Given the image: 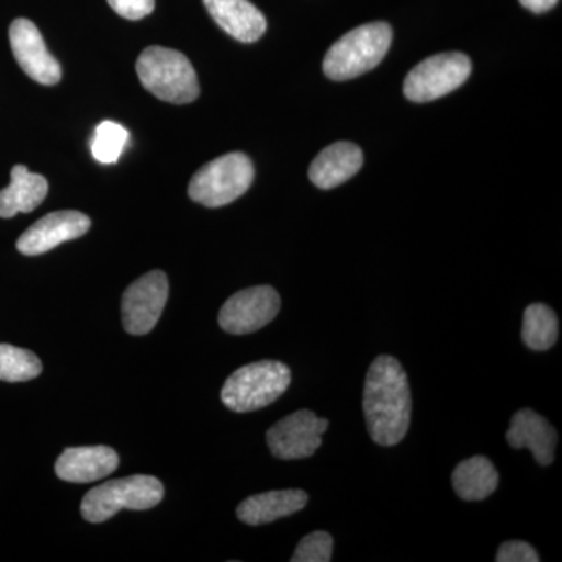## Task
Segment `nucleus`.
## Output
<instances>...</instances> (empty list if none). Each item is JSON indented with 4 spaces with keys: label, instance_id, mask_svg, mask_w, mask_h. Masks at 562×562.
<instances>
[{
    "label": "nucleus",
    "instance_id": "f3484780",
    "mask_svg": "<svg viewBox=\"0 0 562 562\" xmlns=\"http://www.w3.org/2000/svg\"><path fill=\"white\" fill-rule=\"evenodd\" d=\"M308 503V495L302 490H283L251 495L236 509L241 522L258 527L271 524L281 517L302 512Z\"/></svg>",
    "mask_w": 562,
    "mask_h": 562
},
{
    "label": "nucleus",
    "instance_id": "393cba45",
    "mask_svg": "<svg viewBox=\"0 0 562 562\" xmlns=\"http://www.w3.org/2000/svg\"><path fill=\"white\" fill-rule=\"evenodd\" d=\"M111 9L125 20L138 21L155 10V0H109Z\"/></svg>",
    "mask_w": 562,
    "mask_h": 562
},
{
    "label": "nucleus",
    "instance_id": "2eb2a0df",
    "mask_svg": "<svg viewBox=\"0 0 562 562\" xmlns=\"http://www.w3.org/2000/svg\"><path fill=\"white\" fill-rule=\"evenodd\" d=\"M217 25L241 43H255L268 29L265 14L249 0H203Z\"/></svg>",
    "mask_w": 562,
    "mask_h": 562
},
{
    "label": "nucleus",
    "instance_id": "7ed1b4c3",
    "mask_svg": "<svg viewBox=\"0 0 562 562\" xmlns=\"http://www.w3.org/2000/svg\"><path fill=\"white\" fill-rule=\"evenodd\" d=\"M136 72L143 87L161 101L184 105L201 94L198 74L179 50L147 47L136 61Z\"/></svg>",
    "mask_w": 562,
    "mask_h": 562
},
{
    "label": "nucleus",
    "instance_id": "0eeeda50",
    "mask_svg": "<svg viewBox=\"0 0 562 562\" xmlns=\"http://www.w3.org/2000/svg\"><path fill=\"white\" fill-rule=\"evenodd\" d=\"M471 72V58L461 52L432 55L409 70L403 92L412 102L436 101L458 90Z\"/></svg>",
    "mask_w": 562,
    "mask_h": 562
},
{
    "label": "nucleus",
    "instance_id": "6e6552de",
    "mask_svg": "<svg viewBox=\"0 0 562 562\" xmlns=\"http://www.w3.org/2000/svg\"><path fill=\"white\" fill-rule=\"evenodd\" d=\"M169 297V281L165 272L151 271L133 281L122 297V322L131 335L154 330Z\"/></svg>",
    "mask_w": 562,
    "mask_h": 562
},
{
    "label": "nucleus",
    "instance_id": "9b49d317",
    "mask_svg": "<svg viewBox=\"0 0 562 562\" xmlns=\"http://www.w3.org/2000/svg\"><path fill=\"white\" fill-rule=\"evenodd\" d=\"M10 44L14 60L32 80L47 87L61 80L60 63L47 49L43 35L32 21L20 18L11 22Z\"/></svg>",
    "mask_w": 562,
    "mask_h": 562
},
{
    "label": "nucleus",
    "instance_id": "6ab92c4d",
    "mask_svg": "<svg viewBox=\"0 0 562 562\" xmlns=\"http://www.w3.org/2000/svg\"><path fill=\"white\" fill-rule=\"evenodd\" d=\"M452 483L454 492L462 501H484L497 490V469L486 457L469 458L454 469Z\"/></svg>",
    "mask_w": 562,
    "mask_h": 562
},
{
    "label": "nucleus",
    "instance_id": "ddd939ff",
    "mask_svg": "<svg viewBox=\"0 0 562 562\" xmlns=\"http://www.w3.org/2000/svg\"><path fill=\"white\" fill-rule=\"evenodd\" d=\"M120 457L111 447H70L55 462V473L63 482L91 483L116 471Z\"/></svg>",
    "mask_w": 562,
    "mask_h": 562
},
{
    "label": "nucleus",
    "instance_id": "f257e3e1",
    "mask_svg": "<svg viewBox=\"0 0 562 562\" xmlns=\"http://www.w3.org/2000/svg\"><path fill=\"white\" fill-rule=\"evenodd\" d=\"M369 435L380 446H395L412 422V391L401 362L390 355L376 357L366 375L362 397Z\"/></svg>",
    "mask_w": 562,
    "mask_h": 562
},
{
    "label": "nucleus",
    "instance_id": "a878e982",
    "mask_svg": "<svg viewBox=\"0 0 562 562\" xmlns=\"http://www.w3.org/2000/svg\"><path fill=\"white\" fill-rule=\"evenodd\" d=\"M525 9L532 11V13H546V11L552 10L560 0H519Z\"/></svg>",
    "mask_w": 562,
    "mask_h": 562
},
{
    "label": "nucleus",
    "instance_id": "1a4fd4ad",
    "mask_svg": "<svg viewBox=\"0 0 562 562\" xmlns=\"http://www.w3.org/2000/svg\"><path fill=\"white\" fill-rule=\"evenodd\" d=\"M280 295L272 286H255L233 294L220 312L222 330L247 335L271 324L280 312Z\"/></svg>",
    "mask_w": 562,
    "mask_h": 562
},
{
    "label": "nucleus",
    "instance_id": "f03ea898",
    "mask_svg": "<svg viewBox=\"0 0 562 562\" xmlns=\"http://www.w3.org/2000/svg\"><path fill=\"white\" fill-rule=\"evenodd\" d=\"M391 43L392 29L386 22L360 25L328 49L324 58L325 76L336 81L360 77L382 63Z\"/></svg>",
    "mask_w": 562,
    "mask_h": 562
},
{
    "label": "nucleus",
    "instance_id": "423d86ee",
    "mask_svg": "<svg viewBox=\"0 0 562 562\" xmlns=\"http://www.w3.org/2000/svg\"><path fill=\"white\" fill-rule=\"evenodd\" d=\"M254 162L241 151L222 155L192 176L188 194L209 209H220L241 198L254 181Z\"/></svg>",
    "mask_w": 562,
    "mask_h": 562
},
{
    "label": "nucleus",
    "instance_id": "b1692460",
    "mask_svg": "<svg viewBox=\"0 0 562 562\" xmlns=\"http://www.w3.org/2000/svg\"><path fill=\"white\" fill-rule=\"evenodd\" d=\"M541 560L538 552L524 541H509L502 543L495 561L497 562H538Z\"/></svg>",
    "mask_w": 562,
    "mask_h": 562
},
{
    "label": "nucleus",
    "instance_id": "20e7f679",
    "mask_svg": "<svg viewBox=\"0 0 562 562\" xmlns=\"http://www.w3.org/2000/svg\"><path fill=\"white\" fill-rule=\"evenodd\" d=\"M291 384V371L280 361H258L233 372L222 387V403L235 413H250L279 401Z\"/></svg>",
    "mask_w": 562,
    "mask_h": 562
},
{
    "label": "nucleus",
    "instance_id": "aec40b11",
    "mask_svg": "<svg viewBox=\"0 0 562 562\" xmlns=\"http://www.w3.org/2000/svg\"><path fill=\"white\" fill-rule=\"evenodd\" d=\"M558 317L550 306L532 303L524 313L522 339L528 349L549 350L558 339Z\"/></svg>",
    "mask_w": 562,
    "mask_h": 562
},
{
    "label": "nucleus",
    "instance_id": "dca6fc26",
    "mask_svg": "<svg viewBox=\"0 0 562 562\" xmlns=\"http://www.w3.org/2000/svg\"><path fill=\"white\" fill-rule=\"evenodd\" d=\"M362 161L364 157L357 144L339 140L314 158L310 166V180L321 190H331L360 171Z\"/></svg>",
    "mask_w": 562,
    "mask_h": 562
},
{
    "label": "nucleus",
    "instance_id": "f8f14e48",
    "mask_svg": "<svg viewBox=\"0 0 562 562\" xmlns=\"http://www.w3.org/2000/svg\"><path fill=\"white\" fill-rule=\"evenodd\" d=\"M91 228V220L80 211H55L46 214L22 233L16 249L27 257L46 254L63 243L72 241L87 235Z\"/></svg>",
    "mask_w": 562,
    "mask_h": 562
},
{
    "label": "nucleus",
    "instance_id": "39448f33",
    "mask_svg": "<svg viewBox=\"0 0 562 562\" xmlns=\"http://www.w3.org/2000/svg\"><path fill=\"white\" fill-rule=\"evenodd\" d=\"M165 487L150 475H132L113 480L88 492L81 501L80 513L87 522L102 524L121 509L144 512L162 501Z\"/></svg>",
    "mask_w": 562,
    "mask_h": 562
},
{
    "label": "nucleus",
    "instance_id": "9d476101",
    "mask_svg": "<svg viewBox=\"0 0 562 562\" xmlns=\"http://www.w3.org/2000/svg\"><path fill=\"white\" fill-rule=\"evenodd\" d=\"M328 420L308 409H301L277 422L268 431V446L280 460H302L322 446V435L327 431Z\"/></svg>",
    "mask_w": 562,
    "mask_h": 562
},
{
    "label": "nucleus",
    "instance_id": "a211bd4d",
    "mask_svg": "<svg viewBox=\"0 0 562 562\" xmlns=\"http://www.w3.org/2000/svg\"><path fill=\"white\" fill-rule=\"evenodd\" d=\"M49 192V183L40 173L18 165L11 169V181L0 191V217L10 220L18 213H32L38 209Z\"/></svg>",
    "mask_w": 562,
    "mask_h": 562
},
{
    "label": "nucleus",
    "instance_id": "412c9836",
    "mask_svg": "<svg viewBox=\"0 0 562 562\" xmlns=\"http://www.w3.org/2000/svg\"><path fill=\"white\" fill-rule=\"evenodd\" d=\"M41 372L43 362L33 351L0 344V382H29L41 375Z\"/></svg>",
    "mask_w": 562,
    "mask_h": 562
},
{
    "label": "nucleus",
    "instance_id": "5701e85b",
    "mask_svg": "<svg viewBox=\"0 0 562 562\" xmlns=\"http://www.w3.org/2000/svg\"><path fill=\"white\" fill-rule=\"evenodd\" d=\"M333 538L327 531H314L305 536L295 549L292 562H330Z\"/></svg>",
    "mask_w": 562,
    "mask_h": 562
},
{
    "label": "nucleus",
    "instance_id": "4468645a",
    "mask_svg": "<svg viewBox=\"0 0 562 562\" xmlns=\"http://www.w3.org/2000/svg\"><path fill=\"white\" fill-rule=\"evenodd\" d=\"M506 441L513 449H528L541 465H550L557 449V430L541 414L532 409H520L514 414Z\"/></svg>",
    "mask_w": 562,
    "mask_h": 562
},
{
    "label": "nucleus",
    "instance_id": "4be33fe9",
    "mask_svg": "<svg viewBox=\"0 0 562 562\" xmlns=\"http://www.w3.org/2000/svg\"><path fill=\"white\" fill-rule=\"evenodd\" d=\"M128 132L113 121H105L95 128L91 143L92 157L103 165H113L120 160L122 150L127 146Z\"/></svg>",
    "mask_w": 562,
    "mask_h": 562
}]
</instances>
